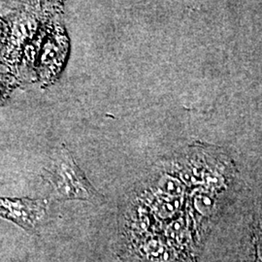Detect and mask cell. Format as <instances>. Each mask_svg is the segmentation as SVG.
<instances>
[{
	"instance_id": "4",
	"label": "cell",
	"mask_w": 262,
	"mask_h": 262,
	"mask_svg": "<svg viewBox=\"0 0 262 262\" xmlns=\"http://www.w3.org/2000/svg\"><path fill=\"white\" fill-rule=\"evenodd\" d=\"M194 206L197 211L203 215H208L213 209V200L206 194H198L194 198Z\"/></svg>"
},
{
	"instance_id": "3",
	"label": "cell",
	"mask_w": 262,
	"mask_h": 262,
	"mask_svg": "<svg viewBox=\"0 0 262 262\" xmlns=\"http://www.w3.org/2000/svg\"><path fill=\"white\" fill-rule=\"evenodd\" d=\"M159 187L163 193L173 198L181 196L184 192V186L182 183L171 176H164L160 179Z\"/></svg>"
},
{
	"instance_id": "6",
	"label": "cell",
	"mask_w": 262,
	"mask_h": 262,
	"mask_svg": "<svg viewBox=\"0 0 262 262\" xmlns=\"http://www.w3.org/2000/svg\"><path fill=\"white\" fill-rule=\"evenodd\" d=\"M257 254H258V258L262 262V239L260 243L258 245V249H257Z\"/></svg>"
},
{
	"instance_id": "5",
	"label": "cell",
	"mask_w": 262,
	"mask_h": 262,
	"mask_svg": "<svg viewBox=\"0 0 262 262\" xmlns=\"http://www.w3.org/2000/svg\"><path fill=\"white\" fill-rule=\"evenodd\" d=\"M13 83L9 78L0 75V107L7 101L10 94L13 91Z\"/></svg>"
},
{
	"instance_id": "2",
	"label": "cell",
	"mask_w": 262,
	"mask_h": 262,
	"mask_svg": "<svg viewBox=\"0 0 262 262\" xmlns=\"http://www.w3.org/2000/svg\"><path fill=\"white\" fill-rule=\"evenodd\" d=\"M0 216L30 234H37L47 216V202L43 199L0 197Z\"/></svg>"
},
{
	"instance_id": "1",
	"label": "cell",
	"mask_w": 262,
	"mask_h": 262,
	"mask_svg": "<svg viewBox=\"0 0 262 262\" xmlns=\"http://www.w3.org/2000/svg\"><path fill=\"white\" fill-rule=\"evenodd\" d=\"M42 177L51 186L52 196L56 200H83L94 204L104 202V197L85 177L64 145L53 155Z\"/></svg>"
}]
</instances>
